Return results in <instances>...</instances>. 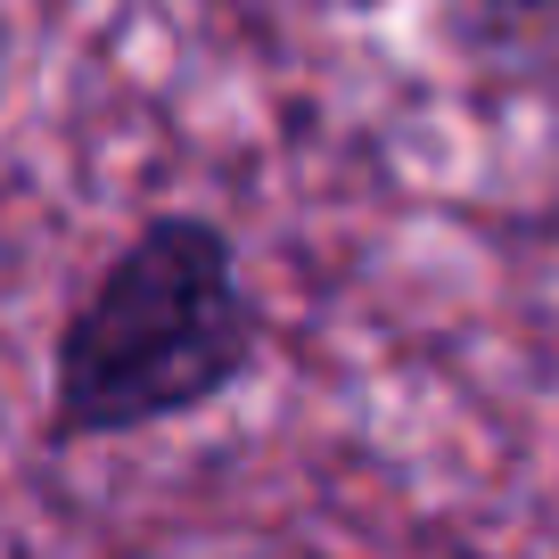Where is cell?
Wrapping results in <instances>:
<instances>
[{
  "label": "cell",
  "mask_w": 559,
  "mask_h": 559,
  "mask_svg": "<svg viewBox=\"0 0 559 559\" xmlns=\"http://www.w3.org/2000/svg\"><path fill=\"white\" fill-rule=\"evenodd\" d=\"M272 313L239 239L206 206L140 214L50 330L41 444L99 453L223 412L263 370Z\"/></svg>",
  "instance_id": "6da1fadb"
},
{
  "label": "cell",
  "mask_w": 559,
  "mask_h": 559,
  "mask_svg": "<svg viewBox=\"0 0 559 559\" xmlns=\"http://www.w3.org/2000/svg\"><path fill=\"white\" fill-rule=\"evenodd\" d=\"M9 83H17V9L0 0V107H9Z\"/></svg>",
  "instance_id": "3957f363"
},
{
  "label": "cell",
  "mask_w": 559,
  "mask_h": 559,
  "mask_svg": "<svg viewBox=\"0 0 559 559\" xmlns=\"http://www.w3.org/2000/svg\"><path fill=\"white\" fill-rule=\"evenodd\" d=\"M419 50L477 116H559V0H419Z\"/></svg>",
  "instance_id": "7a4b0ae2"
}]
</instances>
